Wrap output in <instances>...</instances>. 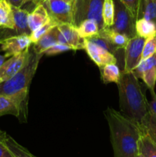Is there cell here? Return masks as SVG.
<instances>
[{
    "label": "cell",
    "mask_w": 156,
    "mask_h": 157,
    "mask_svg": "<svg viewBox=\"0 0 156 157\" xmlns=\"http://www.w3.org/2000/svg\"><path fill=\"white\" fill-rule=\"evenodd\" d=\"M110 129L113 157H139V139L142 127L121 112L108 107L105 112Z\"/></svg>",
    "instance_id": "obj_1"
},
{
    "label": "cell",
    "mask_w": 156,
    "mask_h": 157,
    "mask_svg": "<svg viewBox=\"0 0 156 157\" xmlns=\"http://www.w3.org/2000/svg\"><path fill=\"white\" fill-rule=\"evenodd\" d=\"M87 39H89L90 41H91L92 42L95 43V44H97V45L100 46L101 48H105L106 50H107L108 52H110V53H112L113 55H114L115 56H116V55H117L118 52L121 50V49L116 48L115 47V46H113V44H112L111 43L108 41V40H106L105 38H103V37H102L101 35H99V34L96 35H95V36L92 37V38H87Z\"/></svg>",
    "instance_id": "obj_28"
},
{
    "label": "cell",
    "mask_w": 156,
    "mask_h": 157,
    "mask_svg": "<svg viewBox=\"0 0 156 157\" xmlns=\"http://www.w3.org/2000/svg\"><path fill=\"white\" fill-rule=\"evenodd\" d=\"M139 154L142 157H156V144L145 132L139 139Z\"/></svg>",
    "instance_id": "obj_23"
},
{
    "label": "cell",
    "mask_w": 156,
    "mask_h": 157,
    "mask_svg": "<svg viewBox=\"0 0 156 157\" xmlns=\"http://www.w3.org/2000/svg\"><path fill=\"white\" fill-rule=\"evenodd\" d=\"M115 14L112 29L124 34L128 38H132L136 35V17L130 9L121 0H113Z\"/></svg>",
    "instance_id": "obj_6"
},
{
    "label": "cell",
    "mask_w": 156,
    "mask_h": 157,
    "mask_svg": "<svg viewBox=\"0 0 156 157\" xmlns=\"http://www.w3.org/2000/svg\"><path fill=\"white\" fill-rule=\"evenodd\" d=\"M152 99L148 102V110L150 113H153L156 116V94L154 91H151Z\"/></svg>",
    "instance_id": "obj_34"
},
{
    "label": "cell",
    "mask_w": 156,
    "mask_h": 157,
    "mask_svg": "<svg viewBox=\"0 0 156 157\" xmlns=\"http://www.w3.org/2000/svg\"><path fill=\"white\" fill-rule=\"evenodd\" d=\"M104 0H74L73 4V25L76 27L85 19H94L99 30L103 28L102 6Z\"/></svg>",
    "instance_id": "obj_4"
},
{
    "label": "cell",
    "mask_w": 156,
    "mask_h": 157,
    "mask_svg": "<svg viewBox=\"0 0 156 157\" xmlns=\"http://www.w3.org/2000/svg\"><path fill=\"white\" fill-rule=\"evenodd\" d=\"M58 42V29L54 28L46 35L41 37L36 43L33 44L32 48L38 54H44L46 50Z\"/></svg>",
    "instance_id": "obj_17"
},
{
    "label": "cell",
    "mask_w": 156,
    "mask_h": 157,
    "mask_svg": "<svg viewBox=\"0 0 156 157\" xmlns=\"http://www.w3.org/2000/svg\"><path fill=\"white\" fill-rule=\"evenodd\" d=\"M3 141L15 157H36L9 135L6 134Z\"/></svg>",
    "instance_id": "obj_24"
},
{
    "label": "cell",
    "mask_w": 156,
    "mask_h": 157,
    "mask_svg": "<svg viewBox=\"0 0 156 157\" xmlns=\"http://www.w3.org/2000/svg\"><path fill=\"white\" fill-rule=\"evenodd\" d=\"M7 1L10 3L11 6L16 8H21L28 2H32L35 6L37 5V0H7Z\"/></svg>",
    "instance_id": "obj_33"
},
{
    "label": "cell",
    "mask_w": 156,
    "mask_h": 157,
    "mask_svg": "<svg viewBox=\"0 0 156 157\" xmlns=\"http://www.w3.org/2000/svg\"><path fill=\"white\" fill-rule=\"evenodd\" d=\"M121 1L130 9V11L134 14V15L137 18L138 9H139L140 0H121Z\"/></svg>",
    "instance_id": "obj_31"
},
{
    "label": "cell",
    "mask_w": 156,
    "mask_h": 157,
    "mask_svg": "<svg viewBox=\"0 0 156 157\" xmlns=\"http://www.w3.org/2000/svg\"><path fill=\"white\" fill-rule=\"evenodd\" d=\"M117 86L120 112L127 118L141 126L149 110L148 101L139 78L132 71H122Z\"/></svg>",
    "instance_id": "obj_2"
},
{
    "label": "cell",
    "mask_w": 156,
    "mask_h": 157,
    "mask_svg": "<svg viewBox=\"0 0 156 157\" xmlns=\"http://www.w3.org/2000/svg\"><path fill=\"white\" fill-rule=\"evenodd\" d=\"M44 54H38L30 46V54L27 62L12 78L0 83V95L11 96L30 87L38 64Z\"/></svg>",
    "instance_id": "obj_3"
},
{
    "label": "cell",
    "mask_w": 156,
    "mask_h": 157,
    "mask_svg": "<svg viewBox=\"0 0 156 157\" xmlns=\"http://www.w3.org/2000/svg\"><path fill=\"white\" fill-rule=\"evenodd\" d=\"M139 157H142V156H141V155H140V156H139Z\"/></svg>",
    "instance_id": "obj_39"
},
{
    "label": "cell",
    "mask_w": 156,
    "mask_h": 157,
    "mask_svg": "<svg viewBox=\"0 0 156 157\" xmlns=\"http://www.w3.org/2000/svg\"><path fill=\"white\" fill-rule=\"evenodd\" d=\"M136 35L148 39L156 35V24L145 18H138L136 22Z\"/></svg>",
    "instance_id": "obj_21"
},
{
    "label": "cell",
    "mask_w": 156,
    "mask_h": 157,
    "mask_svg": "<svg viewBox=\"0 0 156 157\" xmlns=\"http://www.w3.org/2000/svg\"><path fill=\"white\" fill-rule=\"evenodd\" d=\"M12 12H13L15 26L12 29L0 27V44L8 38L19 36V35H30L31 34V31L28 24V11L21 8L12 6Z\"/></svg>",
    "instance_id": "obj_7"
},
{
    "label": "cell",
    "mask_w": 156,
    "mask_h": 157,
    "mask_svg": "<svg viewBox=\"0 0 156 157\" xmlns=\"http://www.w3.org/2000/svg\"><path fill=\"white\" fill-rule=\"evenodd\" d=\"M6 55H2L1 54H0V67H1L2 65L3 64V63L5 62V61H6Z\"/></svg>",
    "instance_id": "obj_35"
},
{
    "label": "cell",
    "mask_w": 156,
    "mask_h": 157,
    "mask_svg": "<svg viewBox=\"0 0 156 157\" xmlns=\"http://www.w3.org/2000/svg\"><path fill=\"white\" fill-rule=\"evenodd\" d=\"M101 71V78L104 84L119 82L122 71L116 63L107 64L99 67Z\"/></svg>",
    "instance_id": "obj_18"
},
{
    "label": "cell",
    "mask_w": 156,
    "mask_h": 157,
    "mask_svg": "<svg viewBox=\"0 0 156 157\" xmlns=\"http://www.w3.org/2000/svg\"><path fill=\"white\" fill-rule=\"evenodd\" d=\"M50 21V17L42 4H38L32 12H29L28 24L31 32Z\"/></svg>",
    "instance_id": "obj_15"
},
{
    "label": "cell",
    "mask_w": 156,
    "mask_h": 157,
    "mask_svg": "<svg viewBox=\"0 0 156 157\" xmlns=\"http://www.w3.org/2000/svg\"><path fill=\"white\" fill-rule=\"evenodd\" d=\"M64 1L70 3V4H71L72 6H73V2H74V0H64Z\"/></svg>",
    "instance_id": "obj_36"
},
{
    "label": "cell",
    "mask_w": 156,
    "mask_h": 157,
    "mask_svg": "<svg viewBox=\"0 0 156 157\" xmlns=\"http://www.w3.org/2000/svg\"><path fill=\"white\" fill-rule=\"evenodd\" d=\"M59 25L57 21H55L54 20H53L52 18H50V21L47 22L46 24L43 25L42 26L39 27L38 29H37L36 30L33 31V32H31L30 35V39L32 41V44H35L36 43L40 38L42 36H44V35L47 33V32H50L51 29H53L54 28H56Z\"/></svg>",
    "instance_id": "obj_27"
},
{
    "label": "cell",
    "mask_w": 156,
    "mask_h": 157,
    "mask_svg": "<svg viewBox=\"0 0 156 157\" xmlns=\"http://www.w3.org/2000/svg\"><path fill=\"white\" fill-rule=\"evenodd\" d=\"M32 44L29 35H19L8 38L1 43L0 51L5 53L6 58L18 55L28 48Z\"/></svg>",
    "instance_id": "obj_14"
},
{
    "label": "cell",
    "mask_w": 156,
    "mask_h": 157,
    "mask_svg": "<svg viewBox=\"0 0 156 157\" xmlns=\"http://www.w3.org/2000/svg\"><path fill=\"white\" fill-rule=\"evenodd\" d=\"M5 134H6V133H5V132H3L2 130H0V137H2V136H4Z\"/></svg>",
    "instance_id": "obj_37"
},
{
    "label": "cell",
    "mask_w": 156,
    "mask_h": 157,
    "mask_svg": "<svg viewBox=\"0 0 156 157\" xmlns=\"http://www.w3.org/2000/svg\"><path fill=\"white\" fill-rule=\"evenodd\" d=\"M58 29V42L67 44L74 51L84 49V38L78 35L76 29L73 25L61 24Z\"/></svg>",
    "instance_id": "obj_13"
},
{
    "label": "cell",
    "mask_w": 156,
    "mask_h": 157,
    "mask_svg": "<svg viewBox=\"0 0 156 157\" xmlns=\"http://www.w3.org/2000/svg\"><path fill=\"white\" fill-rule=\"evenodd\" d=\"M44 1V0H37V5L41 4V3H42Z\"/></svg>",
    "instance_id": "obj_38"
},
{
    "label": "cell",
    "mask_w": 156,
    "mask_h": 157,
    "mask_svg": "<svg viewBox=\"0 0 156 157\" xmlns=\"http://www.w3.org/2000/svg\"><path fill=\"white\" fill-rule=\"evenodd\" d=\"M138 78H141L150 92L154 91L156 84V53L150 58L140 61L132 71Z\"/></svg>",
    "instance_id": "obj_10"
},
{
    "label": "cell",
    "mask_w": 156,
    "mask_h": 157,
    "mask_svg": "<svg viewBox=\"0 0 156 157\" xmlns=\"http://www.w3.org/2000/svg\"><path fill=\"white\" fill-rule=\"evenodd\" d=\"M30 54V47L24 52L10 57L0 67V83L10 79L25 64Z\"/></svg>",
    "instance_id": "obj_11"
},
{
    "label": "cell",
    "mask_w": 156,
    "mask_h": 157,
    "mask_svg": "<svg viewBox=\"0 0 156 157\" xmlns=\"http://www.w3.org/2000/svg\"><path fill=\"white\" fill-rule=\"evenodd\" d=\"M28 93L29 89H27L11 96L0 95V117L5 115H13L22 122H25Z\"/></svg>",
    "instance_id": "obj_5"
},
{
    "label": "cell",
    "mask_w": 156,
    "mask_h": 157,
    "mask_svg": "<svg viewBox=\"0 0 156 157\" xmlns=\"http://www.w3.org/2000/svg\"><path fill=\"white\" fill-rule=\"evenodd\" d=\"M143 132L149 136V137L156 144V116L148 112L147 116L141 124Z\"/></svg>",
    "instance_id": "obj_26"
},
{
    "label": "cell",
    "mask_w": 156,
    "mask_h": 157,
    "mask_svg": "<svg viewBox=\"0 0 156 157\" xmlns=\"http://www.w3.org/2000/svg\"><path fill=\"white\" fill-rule=\"evenodd\" d=\"M75 28L78 35L82 38H92L99 32V25L94 19L84 20Z\"/></svg>",
    "instance_id": "obj_20"
},
{
    "label": "cell",
    "mask_w": 156,
    "mask_h": 157,
    "mask_svg": "<svg viewBox=\"0 0 156 157\" xmlns=\"http://www.w3.org/2000/svg\"><path fill=\"white\" fill-rule=\"evenodd\" d=\"M84 49L86 51L90 59L99 67L107 64L116 63L118 59L114 55L110 53L103 48L92 42L87 38H84Z\"/></svg>",
    "instance_id": "obj_12"
},
{
    "label": "cell",
    "mask_w": 156,
    "mask_h": 157,
    "mask_svg": "<svg viewBox=\"0 0 156 157\" xmlns=\"http://www.w3.org/2000/svg\"><path fill=\"white\" fill-rule=\"evenodd\" d=\"M6 134L0 137V157H15L3 141V138Z\"/></svg>",
    "instance_id": "obj_32"
},
{
    "label": "cell",
    "mask_w": 156,
    "mask_h": 157,
    "mask_svg": "<svg viewBox=\"0 0 156 157\" xmlns=\"http://www.w3.org/2000/svg\"><path fill=\"white\" fill-rule=\"evenodd\" d=\"M156 53V35L145 40L142 54V60L150 58Z\"/></svg>",
    "instance_id": "obj_29"
},
{
    "label": "cell",
    "mask_w": 156,
    "mask_h": 157,
    "mask_svg": "<svg viewBox=\"0 0 156 157\" xmlns=\"http://www.w3.org/2000/svg\"><path fill=\"white\" fill-rule=\"evenodd\" d=\"M114 14L115 8L113 0H104L102 12L103 28H110L113 25Z\"/></svg>",
    "instance_id": "obj_25"
},
{
    "label": "cell",
    "mask_w": 156,
    "mask_h": 157,
    "mask_svg": "<svg viewBox=\"0 0 156 157\" xmlns=\"http://www.w3.org/2000/svg\"><path fill=\"white\" fill-rule=\"evenodd\" d=\"M145 40L139 35L130 38L126 47L124 48L123 71H132L140 63Z\"/></svg>",
    "instance_id": "obj_9"
},
{
    "label": "cell",
    "mask_w": 156,
    "mask_h": 157,
    "mask_svg": "<svg viewBox=\"0 0 156 157\" xmlns=\"http://www.w3.org/2000/svg\"><path fill=\"white\" fill-rule=\"evenodd\" d=\"M99 35L108 40L118 49L125 48L130 39L125 35L114 31L111 28H102L99 30Z\"/></svg>",
    "instance_id": "obj_16"
},
{
    "label": "cell",
    "mask_w": 156,
    "mask_h": 157,
    "mask_svg": "<svg viewBox=\"0 0 156 157\" xmlns=\"http://www.w3.org/2000/svg\"><path fill=\"white\" fill-rule=\"evenodd\" d=\"M14 26L12 6L7 0H0V27L12 29Z\"/></svg>",
    "instance_id": "obj_22"
},
{
    "label": "cell",
    "mask_w": 156,
    "mask_h": 157,
    "mask_svg": "<svg viewBox=\"0 0 156 157\" xmlns=\"http://www.w3.org/2000/svg\"><path fill=\"white\" fill-rule=\"evenodd\" d=\"M50 18L61 24L73 25V6L64 0H44L42 3Z\"/></svg>",
    "instance_id": "obj_8"
},
{
    "label": "cell",
    "mask_w": 156,
    "mask_h": 157,
    "mask_svg": "<svg viewBox=\"0 0 156 157\" xmlns=\"http://www.w3.org/2000/svg\"><path fill=\"white\" fill-rule=\"evenodd\" d=\"M138 18H145L156 24V0H140L137 13Z\"/></svg>",
    "instance_id": "obj_19"
},
{
    "label": "cell",
    "mask_w": 156,
    "mask_h": 157,
    "mask_svg": "<svg viewBox=\"0 0 156 157\" xmlns=\"http://www.w3.org/2000/svg\"><path fill=\"white\" fill-rule=\"evenodd\" d=\"M70 50H73V48L67 44H62V43L57 42L51 47L49 48L47 50L44 52V55H47V56H54V55H59V54L64 53V52H68Z\"/></svg>",
    "instance_id": "obj_30"
}]
</instances>
